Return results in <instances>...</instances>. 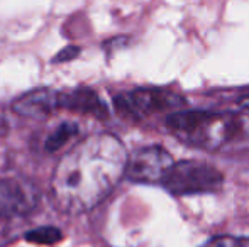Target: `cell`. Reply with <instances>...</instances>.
Wrapping results in <instances>:
<instances>
[{
	"mask_svg": "<svg viewBox=\"0 0 249 247\" xmlns=\"http://www.w3.org/2000/svg\"><path fill=\"white\" fill-rule=\"evenodd\" d=\"M127 152L112 134H97L63 156L51 190L63 212L82 214L99 205L124 176Z\"/></svg>",
	"mask_w": 249,
	"mask_h": 247,
	"instance_id": "6da1fadb",
	"label": "cell"
},
{
	"mask_svg": "<svg viewBox=\"0 0 249 247\" xmlns=\"http://www.w3.org/2000/svg\"><path fill=\"white\" fill-rule=\"evenodd\" d=\"M166 125L180 141L205 151H220L249 141V114L188 110L171 114Z\"/></svg>",
	"mask_w": 249,
	"mask_h": 247,
	"instance_id": "7a4b0ae2",
	"label": "cell"
},
{
	"mask_svg": "<svg viewBox=\"0 0 249 247\" xmlns=\"http://www.w3.org/2000/svg\"><path fill=\"white\" fill-rule=\"evenodd\" d=\"M222 183V173L212 165L200 161H180L173 163L161 185L173 195H194L217 191Z\"/></svg>",
	"mask_w": 249,
	"mask_h": 247,
	"instance_id": "3957f363",
	"label": "cell"
},
{
	"mask_svg": "<svg viewBox=\"0 0 249 247\" xmlns=\"http://www.w3.org/2000/svg\"><path fill=\"white\" fill-rule=\"evenodd\" d=\"M114 103L121 115L132 117V119H141V117L160 112V110L183 105L185 100L183 97L171 92H164V90L141 88L115 97Z\"/></svg>",
	"mask_w": 249,
	"mask_h": 247,
	"instance_id": "277c9868",
	"label": "cell"
},
{
	"mask_svg": "<svg viewBox=\"0 0 249 247\" xmlns=\"http://www.w3.org/2000/svg\"><path fill=\"white\" fill-rule=\"evenodd\" d=\"M173 163L171 154L161 146L141 148L127 158L124 175L138 183H161Z\"/></svg>",
	"mask_w": 249,
	"mask_h": 247,
	"instance_id": "5b68a950",
	"label": "cell"
},
{
	"mask_svg": "<svg viewBox=\"0 0 249 247\" xmlns=\"http://www.w3.org/2000/svg\"><path fill=\"white\" fill-rule=\"evenodd\" d=\"M37 203V191L31 183L17 178L0 180V217L27 215Z\"/></svg>",
	"mask_w": 249,
	"mask_h": 247,
	"instance_id": "8992f818",
	"label": "cell"
},
{
	"mask_svg": "<svg viewBox=\"0 0 249 247\" xmlns=\"http://www.w3.org/2000/svg\"><path fill=\"white\" fill-rule=\"evenodd\" d=\"M59 100H61V95H58L56 92L48 88H39L19 97L14 102L12 109L20 117L41 119V117H46L51 112H54L58 107H61Z\"/></svg>",
	"mask_w": 249,
	"mask_h": 247,
	"instance_id": "52a82bcc",
	"label": "cell"
},
{
	"mask_svg": "<svg viewBox=\"0 0 249 247\" xmlns=\"http://www.w3.org/2000/svg\"><path fill=\"white\" fill-rule=\"evenodd\" d=\"M59 105L70 110H76L82 114H92L95 117H107V109L100 102L95 92L89 88H80L68 95H61Z\"/></svg>",
	"mask_w": 249,
	"mask_h": 247,
	"instance_id": "ba28073f",
	"label": "cell"
},
{
	"mask_svg": "<svg viewBox=\"0 0 249 247\" xmlns=\"http://www.w3.org/2000/svg\"><path fill=\"white\" fill-rule=\"evenodd\" d=\"M75 134H78V127H76L75 124H61L50 137H48L46 149L48 151H56V149L63 148Z\"/></svg>",
	"mask_w": 249,
	"mask_h": 247,
	"instance_id": "9c48e42d",
	"label": "cell"
},
{
	"mask_svg": "<svg viewBox=\"0 0 249 247\" xmlns=\"http://www.w3.org/2000/svg\"><path fill=\"white\" fill-rule=\"evenodd\" d=\"M26 239L34 244H54L61 239V232L58 231L56 227H39V229H34V231L27 232Z\"/></svg>",
	"mask_w": 249,
	"mask_h": 247,
	"instance_id": "30bf717a",
	"label": "cell"
},
{
	"mask_svg": "<svg viewBox=\"0 0 249 247\" xmlns=\"http://www.w3.org/2000/svg\"><path fill=\"white\" fill-rule=\"evenodd\" d=\"M207 247H249V239L239 237H219Z\"/></svg>",
	"mask_w": 249,
	"mask_h": 247,
	"instance_id": "8fae6325",
	"label": "cell"
},
{
	"mask_svg": "<svg viewBox=\"0 0 249 247\" xmlns=\"http://www.w3.org/2000/svg\"><path fill=\"white\" fill-rule=\"evenodd\" d=\"M78 48H75V46H68V48H65V49L61 51L59 54H56L54 56V63H65V61H70V60H73V58H76L78 56Z\"/></svg>",
	"mask_w": 249,
	"mask_h": 247,
	"instance_id": "7c38bea8",
	"label": "cell"
},
{
	"mask_svg": "<svg viewBox=\"0 0 249 247\" xmlns=\"http://www.w3.org/2000/svg\"><path fill=\"white\" fill-rule=\"evenodd\" d=\"M7 132V124L3 119H0V135H3Z\"/></svg>",
	"mask_w": 249,
	"mask_h": 247,
	"instance_id": "4fadbf2b",
	"label": "cell"
},
{
	"mask_svg": "<svg viewBox=\"0 0 249 247\" xmlns=\"http://www.w3.org/2000/svg\"><path fill=\"white\" fill-rule=\"evenodd\" d=\"M241 107H243V109H248L249 110V95L244 97V99L241 100Z\"/></svg>",
	"mask_w": 249,
	"mask_h": 247,
	"instance_id": "5bb4252c",
	"label": "cell"
}]
</instances>
